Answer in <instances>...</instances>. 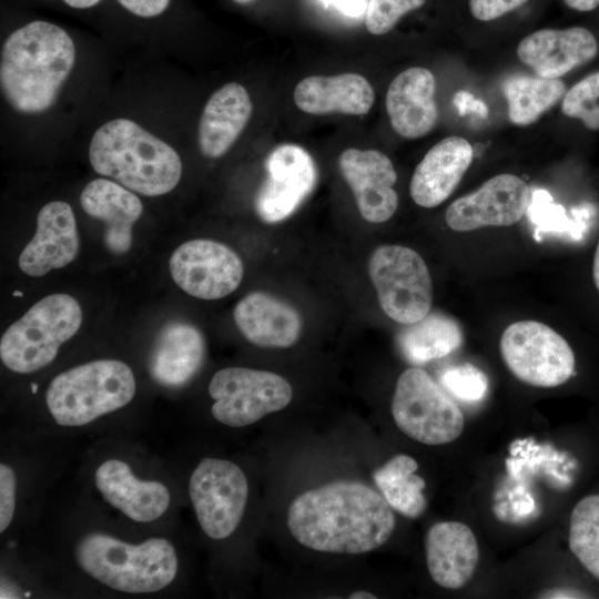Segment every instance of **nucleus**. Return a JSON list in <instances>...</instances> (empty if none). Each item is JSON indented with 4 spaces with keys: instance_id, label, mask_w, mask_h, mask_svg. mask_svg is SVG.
Instances as JSON below:
<instances>
[{
    "instance_id": "f257e3e1",
    "label": "nucleus",
    "mask_w": 599,
    "mask_h": 599,
    "mask_svg": "<svg viewBox=\"0 0 599 599\" xmlns=\"http://www.w3.org/2000/svg\"><path fill=\"white\" fill-rule=\"evenodd\" d=\"M287 526L304 547L332 554H363L383 546L395 528L384 496L356 480L306 490L290 505Z\"/></svg>"
},
{
    "instance_id": "f03ea898",
    "label": "nucleus",
    "mask_w": 599,
    "mask_h": 599,
    "mask_svg": "<svg viewBox=\"0 0 599 599\" xmlns=\"http://www.w3.org/2000/svg\"><path fill=\"white\" fill-rule=\"evenodd\" d=\"M74 61L75 45L64 28L41 19L23 22L1 48L2 95L19 113H43L54 104Z\"/></svg>"
},
{
    "instance_id": "7ed1b4c3",
    "label": "nucleus",
    "mask_w": 599,
    "mask_h": 599,
    "mask_svg": "<svg viewBox=\"0 0 599 599\" xmlns=\"http://www.w3.org/2000/svg\"><path fill=\"white\" fill-rule=\"evenodd\" d=\"M89 160L97 173L145 196L169 193L182 175L177 152L130 119L102 124L91 139Z\"/></svg>"
},
{
    "instance_id": "20e7f679",
    "label": "nucleus",
    "mask_w": 599,
    "mask_h": 599,
    "mask_svg": "<svg viewBox=\"0 0 599 599\" xmlns=\"http://www.w3.org/2000/svg\"><path fill=\"white\" fill-rule=\"evenodd\" d=\"M74 554L85 573L123 592L159 591L173 581L177 571L175 549L164 538L131 545L92 532L80 539Z\"/></svg>"
},
{
    "instance_id": "39448f33",
    "label": "nucleus",
    "mask_w": 599,
    "mask_h": 599,
    "mask_svg": "<svg viewBox=\"0 0 599 599\" xmlns=\"http://www.w3.org/2000/svg\"><path fill=\"white\" fill-rule=\"evenodd\" d=\"M135 388L133 372L126 364L98 359L55 376L45 402L57 424L83 426L129 404Z\"/></svg>"
},
{
    "instance_id": "423d86ee",
    "label": "nucleus",
    "mask_w": 599,
    "mask_h": 599,
    "mask_svg": "<svg viewBox=\"0 0 599 599\" xmlns=\"http://www.w3.org/2000/svg\"><path fill=\"white\" fill-rule=\"evenodd\" d=\"M82 311L63 293L38 301L10 325L0 341V357L12 372L28 374L49 365L63 343L79 331Z\"/></svg>"
},
{
    "instance_id": "0eeeda50",
    "label": "nucleus",
    "mask_w": 599,
    "mask_h": 599,
    "mask_svg": "<svg viewBox=\"0 0 599 599\" xmlns=\"http://www.w3.org/2000/svg\"><path fill=\"white\" fill-rule=\"evenodd\" d=\"M392 415L396 426L408 437L426 445H441L460 436L464 414L425 370L410 367L397 379Z\"/></svg>"
},
{
    "instance_id": "6e6552de",
    "label": "nucleus",
    "mask_w": 599,
    "mask_h": 599,
    "mask_svg": "<svg viewBox=\"0 0 599 599\" xmlns=\"http://www.w3.org/2000/svg\"><path fill=\"white\" fill-rule=\"evenodd\" d=\"M368 273L383 312L393 321L408 325L430 312L432 278L416 251L402 245H380L370 255Z\"/></svg>"
},
{
    "instance_id": "1a4fd4ad",
    "label": "nucleus",
    "mask_w": 599,
    "mask_h": 599,
    "mask_svg": "<svg viewBox=\"0 0 599 599\" xmlns=\"http://www.w3.org/2000/svg\"><path fill=\"white\" fill-rule=\"evenodd\" d=\"M500 354L517 379L535 387H557L575 372V355L568 342L537 321L510 324L501 335Z\"/></svg>"
},
{
    "instance_id": "9d476101",
    "label": "nucleus",
    "mask_w": 599,
    "mask_h": 599,
    "mask_svg": "<svg viewBox=\"0 0 599 599\" xmlns=\"http://www.w3.org/2000/svg\"><path fill=\"white\" fill-rule=\"evenodd\" d=\"M209 394L215 400L211 408L213 417L226 426L242 427L283 409L290 404L293 390L275 373L227 367L213 375Z\"/></svg>"
},
{
    "instance_id": "9b49d317",
    "label": "nucleus",
    "mask_w": 599,
    "mask_h": 599,
    "mask_svg": "<svg viewBox=\"0 0 599 599\" xmlns=\"http://www.w3.org/2000/svg\"><path fill=\"white\" fill-rule=\"evenodd\" d=\"M197 521L213 539H224L237 528L247 501L243 470L230 460L203 458L189 486Z\"/></svg>"
},
{
    "instance_id": "f8f14e48",
    "label": "nucleus",
    "mask_w": 599,
    "mask_h": 599,
    "mask_svg": "<svg viewBox=\"0 0 599 599\" xmlns=\"http://www.w3.org/2000/svg\"><path fill=\"white\" fill-rule=\"evenodd\" d=\"M170 273L175 284L201 300H219L241 284L244 267L241 257L229 246L206 238L180 245L170 257Z\"/></svg>"
},
{
    "instance_id": "ddd939ff",
    "label": "nucleus",
    "mask_w": 599,
    "mask_h": 599,
    "mask_svg": "<svg viewBox=\"0 0 599 599\" xmlns=\"http://www.w3.org/2000/svg\"><path fill=\"white\" fill-rule=\"evenodd\" d=\"M266 177L256 199L255 211L265 223H277L291 216L313 192L317 167L301 145L283 143L265 161Z\"/></svg>"
},
{
    "instance_id": "4468645a",
    "label": "nucleus",
    "mask_w": 599,
    "mask_h": 599,
    "mask_svg": "<svg viewBox=\"0 0 599 599\" xmlns=\"http://www.w3.org/2000/svg\"><path fill=\"white\" fill-rule=\"evenodd\" d=\"M532 193L519 176L504 173L485 182L478 190L455 200L445 220L456 232L485 226H510L527 213Z\"/></svg>"
},
{
    "instance_id": "2eb2a0df",
    "label": "nucleus",
    "mask_w": 599,
    "mask_h": 599,
    "mask_svg": "<svg viewBox=\"0 0 599 599\" xmlns=\"http://www.w3.org/2000/svg\"><path fill=\"white\" fill-rule=\"evenodd\" d=\"M338 167L364 220L383 223L394 215L398 207L394 189L397 173L385 153L349 148L341 153Z\"/></svg>"
},
{
    "instance_id": "dca6fc26",
    "label": "nucleus",
    "mask_w": 599,
    "mask_h": 599,
    "mask_svg": "<svg viewBox=\"0 0 599 599\" xmlns=\"http://www.w3.org/2000/svg\"><path fill=\"white\" fill-rule=\"evenodd\" d=\"M79 234L72 207L64 201L43 205L37 231L19 256L20 270L33 277L70 264L79 251Z\"/></svg>"
},
{
    "instance_id": "f3484780",
    "label": "nucleus",
    "mask_w": 599,
    "mask_h": 599,
    "mask_svg": "<svg viewBox=\"0 0 599 599\" xmlns=\"http://www.w3.org/2000/svg\"><path fill=\"white\" fill-rule=\"evenodd\" d=\"M598 52L595 35L586 28L541 29L525 37L517 57L538 77L559 79L589 62Z\"/></svg>"
},
{
    "instance_id": "a211bd4d",
    "label": "nucleus",
    "mask_w": 599,
    "mask_h": 599,
    "mask_svg": "<svg viewBox=\"0 0 599 599\" xmlns=\"http://www.w3.org/2000/svg\"><path fill=\"white\" fill-rule=\"evenodd\" d=\"M436 79L426 68L413 67L390 82L385 105L393 130L403 138L428 134L438 119Z\"/></svg>"
},
{
    "instance_id": "6ab92c4d",
    "label": "nucleus",
    "mask_w": 599,
    "mask_h": 599,
    "mask_svg": "<svg viewBox=\"0 0 599 599\" xmlns=\"http://www.w3.org/2000/svg\"><path fill=\"white\" fill-rule=\"evenodd\" d=\"M473 156L471 144L461 136H447L436 143L413 173L409 184L413 201L426 209L441 204L461 181Z\"/></svg>"
},
{
    "instance_id": "aec40b11",
    "label": "nucleus",
    "mask_w": 599,
    "mask_h": 599,
    "mask_svg": "<svg viewBox=\"0 0 599 599\" xmlns=\"http://www.w3.org/2000/svg\"><path fill=\"white\" fill-rule=\"evenodd\" d=\"M426 562L433 580L446 589H459L473 577L479 558L476 537L463 522L433 525L425 539Z\"/></svg>"
},
{
    "instance_id": "412c9836",
    "label": "nucleus",
    "mask_w": 599,
    "mask_h": 599,
    "mask_svg": "<svg viewBox=\"0 0 599 599\" xmlns=\"http://www.w3.org/2000/svg\"><path fill=\"white\" fill-rule=\"evenodd\" d=\"M234 322L252 344L265 348H286L302 332L300 313L290 304L263 292H252L234 307Z\"/></svg>"
},
{
    "instance_id": "4be33fe9",
    "label": "nucleus",
    "mask_w": 599,
    "mask_h": 599,
    "mask_svg": "<svg viewBox=\"0 0 599 599\" xmlns=\"http://www.w3.org/2000/svg\"><path fill=\"white\" fill-rule=\"evenodd\" d=\"M95 486L103 498L132 520L149 522L161 517L170 504V493L159 481L134 477L129 465L110 459L94 475Z\"/></svg>"
},
{
    "instance_id": "5701e85b",
    "label": "nucleus",
    "mask_w": 599,
    "mask_h": 599,
    "mask_svg": "<svg viewBox=\"0 0 599 599\" xmlns=\"http://www.w3.org/2000/svg\"><path fill=\"white\" fill-rule=\"evenodd\" d=\"M293 99L295 105L308 114L365 115L374 104L375 92L365 77L347 72L306 77L296 84Z\"/></svg>"
},
{
    "instance_id": "b1692460",
    "label": "nucleus",
    "mask_w": 599,
    "mask_h": 599,
    "mask_svg": "<svg viewBox=\"0 0 599 599\" xmlns=\"http://www.w3.org/2000/svg\"><path fill=\"white\" fill-rule=\"evenodd\" d=\"M80 204L88 215L104 223V243L109 251L124 254L130 250L132 227L143 212L134 192L118 182L97 179L83 189Z\"/></svg>"
},
{
    "instance_id": "393cba45",
    "label": "nucleus",
    "mask_w": 599,
    "mask_h": 599,
    "mask_svg": "<svg viewBox=\"0 0 599 599\" xmlns=\"http://www.w3.org/2000/svg\"><path fill=\"white\" fill-rule=\"evenodd\" d=\"M205 352V341L197 327L172 321L155 338L149 362L151 376L166 387L183 386L200 370Z\"/></svg>"
},
{
    "instance_id": "a878e982",
    "label": "nucleus",
    "mask_w": 599,
    "mask_h": 599,
    "mask_svg": "<svg viewBox=\"0 0 599 599\" xmlns=\"http://www.w3.org/2000/svg\"><path fill=\"white\" fill-rule=\"evenodd\" d=\"M253 105L246 89L229 82L205 103L197 130V143L205 158L223 156L245 129Z\"/></svg>"
},
{
    "instance_id": "bb28decb",
    "label": "nucleus",
    "mask_w": 599,
    "mask_h": 599,
    "mask_svg": "<svg viewBox=\"0 0 599 599\" xmlns=\"http://www.w3.org/2000/svg\"><path fill=\"white\" fill-rule=\"evenodd\" d=\"M463 331L453 317L429 312L397 335L399 352L412 364H425L451 354L463 344Z\"/></svg>"
},
{
    "instance_id": "cd10ccee",
    "label": "nucleus",
    "mask_w": 599,
    "mask_h": 599,
    "mask_svg": "<svg viewBox=\"0 0 599 599\" xmlns=\"http://www.w3.org/2000/svg\"><path fill=\"white\" fill-rule=\"evenodd\" d=\"M417 461L404 454L390 458L377 468L373 478L388 505L402 515L416 518L427 507L423 494L425 480L416 475Z\"/></svg>"
},
{
    "instance_id": "c85d7f7f",
    "label": "nucleus",
    "mask_w": 599,
    "mask_h": 599,
    "mask_svg": "<svg viewBox=\"0 0 599 599\" xmlns=\"http://www.w3.org/2000/svg\"><path fill=\"white\" fill-rule=\"evenodd\" d=\"M508 103L509 120L517 125L536 122L566 94V85L559 79L512 75L502 83Z\"/></svg>"
},
{
    "instance_id": "c756f323",
    "label": "nucleus",
    "mask_w": 599,
    "mask_h": 599,
    "mask_svg": "<svg viewBox=\"0 0 599 599\" xmlns=\"http://www.w3.org/2000/svg\"><path fill=\"white\" fill-rule=\"evenodd\" d=\"M569 547L580 564L599 579V495L587 496L573 507Z\"/></svg>"
},
{
    "instance_id": "7c9ffc66",
    "label": "nucleus",
    "mask_w": 599,
    "mask_h": 599,
    "mask_svg": "<svg viewBox=\"0 0 599 599\" xmlns=\"http://www.w3.org/2000/svg\"><path fill=\"white\" fill-rule=\"evenodd\" d=\"M565 115L580 120L589 130H599V71L572 85L562 98Z\"/></svg>"
},
{
    "instance_id": "2f4dec72",
    "label": "nucleus",
    "mask_w": 599,
    "mask_h": 599,
    "mask_svg": "<svg viewBox=\"0 0 599 599\" xmlns=\"http://www.w3.org/2000/svg\"><path fill=\"white\" fill-rule=\"evenodd\" d=\"M444 389L464 403L481 400L488 390V378L473 364H463L447 368L440 375Z\"/></svg>"
},
{
    "instance_id": "473e14b6",
    "label": "nucleus",
    "mask_w": 599,
    "mask_h": 599,
    "mask_svg": "<svg viewBox=\"0 0 599 599\" xmlns=\"http://www.w3.org/2000/svg\"><path fill=\"white\" fill-rule=\"evenodd\" d=\"M426 0H368L365 26L374 35L388 33L406 13L419 9Z\"/></svg>"
},
{
    "instance_id": "72a5a7b5",
    "label": "nucleus",
    "mask_w": 599,
    "mask_h": 599,
    "mask_svg": "<svg viewBox=\"0 0 599 599\" xmlns=\"http://www.w3.org/2000/svg\"><path fill=\"white\" fill-rule=\"evenodd\" d=\"M527 214L539 231L565 230L567 224L562 206L554 204L551 196L544 190L532 194Z\"/></svg>"
},
{
    "instance_id": "f704fd0d",
    "label": "nucleus",
    "mask_w": 599,
    "mask_h": 599,
    "mask_svg": "<svg viewBox=\"0 0 599 599\" xmlns=\"http://www.w3.org/2000/svg\"><path fill=\"white\" fill-rule=\"evenodd\" d=\"M16 502V477L6 464L0 465V531L10 525Z\"/></svg>"
},
{
    "instance_id": "c9c22d12",
    "label": "nucleus",
    "mask_w": 599,
    "mask_h": 599,
    "mask_svg": "<svg viewBox=\"0 0 599 599\" xmlns=\"http://www.w3.org/2000/svg\"><path fill=\"white\" fill-rule=\"evenodd\" d=\"M528 0H469L471 16L479 21H491L521 7Z\"/></svg>"
},
{
    "instance_id": "e433bc0d",
    "label": "nucleus",
    "mask_w": 599,
    "mask_h": 599,
    "mask_svg": "<svg viewBox=\"0 0 599 599\" xmlns=\"http://www.w3.org/2000/svg\"><path fill=\"white\" fill-rule=\"evenodd\" d=\"M45 2H55L64 6L68 9L79 11V12H89L99 8H104L108 0H41Z\"/></svg>"
},
{
    "instance_id": "4c0bfd02",
    "label": "nucleus",
    "mask_w": 599,
    "mask_h": 599,
    "mask_svg": "<svg viewBox=\"0 0 599 599\" xmlns=\"http://www.w3.org/2000/svg\"><path fill=\"white\" fill-rule=\"evenodd\" d=\"M327 4L335 6L341 12L349 17H358L365 13L367 3L365 0H322Z\"/></svg>"
},
{
    "instance_id": "58836bf2",
    "label": "nucleus",
    "mask_w": 599,
    "mask_h": 599,
    "mask_svg": "<svg viewBox=\"0 0 599 599\" xmlns=\"http://www.w3.org/2000/svg\"><path fill=\"white\" fill-rule=\"evenodd\" d=\"M564 2L570 9L580 12L592 11L599 7V0H564Z\"/></svg>"
},
{
    "instance_id": "ea45409f",
    "label": "nucleus",
    "mask_w": 599,
    "mask_h": 599,
    "mask_svg": "<svg viewBox=\"0 0 599 599\" xmlns=\"http://www.w3.org/2000/svg\"><path fill=\"white\" fill-rule=\"evenodd\" d=\"M548 598H583L586 597L583 592H580L578 590L572 589H556L548 591L547 596Z\"/></svg>"
},
{
    "instance_id": "a19ab883",
    "label": "nucleus",
    "mask_w": 599,
    "mask_h": 599,
    "mask_svg": "<svg viewBox=\"0 0 599 599\" xmlns=\"http://www.w3.org/2000/svg\"><path fill=\"white\" fill-rule=\"evenodd\" d=\"M592 277H593L595 285L599 291V242L597 244V248L593 256Z\"/></svg>"
},
{
    "instance_id": "79ce46f5",
    "label": "nucleus",
    "mask_w": 599,
    "mask_h": 599,
    "mask_svg": "<svg viewBox=\"0 0 599 599\" xmlns=\"http://www.w3.org/2000/svg\"><path fill=\"white\" fill-rule=\"evenodd\" d=\"M351 599H375L376 596L368 592V591H364V590H358V591H354L349 595Z\"/></svg>"
},
{
    "instance_id": "37998d69",
    "label": "nucleus",
    "mask_w": 599,
    "mask_h": 599,
    "mask_svg": "<svg viewBox=\"0 0 599 599\" xmlns=\"http://www.w3.org/2000/svg\"><path fill=\"white\" fill-rule=\"evenodd\" d=\"M233 3L237 4V6H248L251 4L254 0H231Z\"/></svg>"
},
{
    "instance_id": "c03bdc74",
    "label": "nucleus",
    "mask_w": 599,
    "mask_h": 599,
    "mask_svg": "<svg viewBox=\"0 0 599 599\" xmlns=\"http://www.w3.org/2000/svg\"><path fill=\"white\" fill-rule=\"evenodd\" d=\"M32 392H33V393L37 392V385H35V384H32Z\"/></svg>"
},
{
    "instance_id": "a18cd8bd",
    "label": "nucleus",
    "mask_w": 599,
    "mask_h": 599,
    "mask_svg": "<svg viewBox=\"0 0 599 599\" xmlns=\"http://www.w3.org/2000/svg\"><path fill=\"white\" fill-rule=\"evenodd\" d=\"M13 295H14V296H22V293H20V292H14Z\"/></svg>"
}]
</instances>
